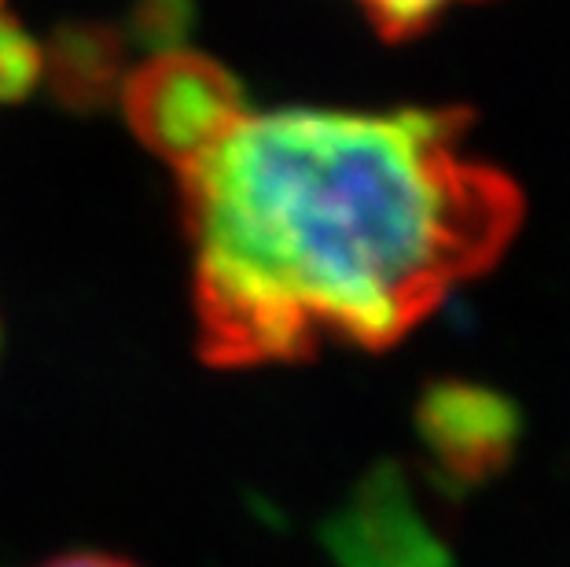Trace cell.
Listing matches in <instances>:
<instances>
[{
    "mask_svg": "<svg viewBox=\"0 0 570 567\" xmlns=\"http://www.w3.org/2000/svg\"><path fill=\"white\" fill-rule=\"evenodd\" d=\"M199 354L380 350L501 255L519 192L453 111H247L177 170Z\"/></svg>",
    "mask_w": 570,
    "mask_h": 567,
    "instance_id": "6da1fadb",
    "label": "cell"
},
{
    "mask_svg": "<svg viewBox=\"0 0 570 567\" xmlns=\"http://www.w3.org/2000/svg\"><path fill=\"white\" fill-rule=\"evenodd\" d=\"M247 111L244 89L222 63L196 52H159L126 81V115L140 144L185 170Z\"/></svg>",
    "mask_w": 570,
    "mask_h": 567,
    "instance_id": "7a4b0ae2",
    "label": "cell"
},
{
    "mask_svg": "<svg viewBox=\"0 0 570 567\" xmlns=\"http://www.w3.org/2000/svg\"><path fill=\"white\" fill-rule=\"evenodd\" d=\"M357 4L386 38H409V33L431 27L445 8L460 4V0H357Z\"/></svg>",
    "mask_w": 570,
    "mask_h": 567,
    "instance_id": "3957f363",
    "label": "cell"
},
{
    "mask_svg": "<svg viewBox=\"0 0 570 567\" xmlns=\"http://www.w3.org/2000/svg\"><path fill=\"white\" fill-rule=\"evenodd\" d=\"M38 70H41L38 45L4 16V4H0V96H16L27 86H33Z\"/></svg>",
    "mask_w": 570,
    "mask_h": 567,
    "instance_id": "277c9868",
    "label": "cell"
},
{
    "mask_svg": "<svg viewBox=\"0 0 570 567\" xmlns=\"http://www.w3.org/2000/svg\"><path fill=\"white\" fill-rule=\"evenodd\" d=\"M41 567H137V564L118 560V557H104V553H75V557H59V560L41 564Z\"/></svg>",
    "mask_w": 570,
    "mask_h": 567,
    "instance_id": "5b68a950",
    "label": "cell"
}]
</instances>
